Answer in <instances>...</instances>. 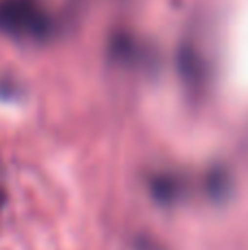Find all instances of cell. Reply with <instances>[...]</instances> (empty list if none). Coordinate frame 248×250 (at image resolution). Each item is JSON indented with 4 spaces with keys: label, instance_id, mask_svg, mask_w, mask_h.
<instances>
[{
    "label": "cell",
    "instance_id": "cell-1",
    "mask_svg": "<svg viewBox=\"0 0 248 250\" xmlns=\"http://www.w3.org/2000/svg\"><path fill=\"white\" fill-rule=\"evenodd\" d=\"M55 31V18L42 0H0V33L38 44Z\"/></svg>",
    "mask_w": 248,
    "mask_h": 250
},
{
    "label": "cell",
    "instance_id": "cell-2",
    "mask_svg": "<svg viewBox=\"0 0 248 250\" xmlns=\"http://www.w3.org/2000/svg\"><path fill=\"white\" fill-rule=\"evenodd\" d=\"M4 202V189H2V182H0V207H2Z\"/></svg>",
    "mask_w": 248,
    "mask_h": 250
}]
</instances>
